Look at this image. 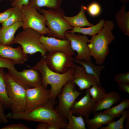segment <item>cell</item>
Segmentation results:
<instances>
[{
  "mask_svg": "<svg viewBox=\"0 0 129 129\" xmlns=\"http://www.w3.org/2000/svg\"><path fill=\"white\" fill-rule=\"evenodd\" d=\"M57 103L55 99L51 98L45 105L37 108L17 113H9L7 116L8 118L14 120L46 122L56 125L59 129H66L67 120L54 109Z\"/></svg>",
  "mask_w": 129,
  "mask_h": 129,
  "instance_id": "1",
  "label": "cell"
},
{
  "mask_svg": "<svg viewBox=\"0 0 129 129\" xmlns=\"http://www.w3.org/2000/svg\"><path fill=\"white\" fill-rule=\"evenodd\" d=\"M114 26L112 21H105L103 26L97 34L89 40L88 46L90 55L94 58L97 64H102L109 54V45L115 38L112 32Z\"/></svg>",
  "mask_w": 129,
  "mask_h": 129,
  "instance_id": "2",
  "label": "cell"
},
{
  "mask_svg": "<svg viewBox=\"0 0 129 129\" xmlns=\"http://www.w3.org/2000/svg\"><path fill=\"white\" fill-rule=\"evenodd\" d=\"M31 68L38 70L40 73L42 79V85L47 88L48 85L50 89L51 98L55 99L63 87L68 81H73L74 68H71L65 73L60 74L51 70L47 66L43 57L35 65Z\"/></svg>",
  "mask_w": 129,
  "mask_h": 129,
  "instance_id": "3",
  "label": "cell"
},
{
  "mask_svg": "<svg viewBox=\"0 0 129 129\" xmlns=\"http://www.w3.org/2000/svg\"><path fill=\"white\" fill-rule=\"evenodd\" d=\"M45 17L46 25L49 30L48 36L61 39H66L65 32L72 30L71 26L63 18L64 11L60 7L56 9H37Z\"/></svg>",
  "mask_w": 129,
  "mask_h": 129,
  "instance_id": "4",
  "label": "cell"
},
{
  "mask_svg": "<svg viewBox=\"0 0 129 129\" xmlns=\"http://www.w3.org/2000/svg\"><path fill=\"white\" fill-rule=\"evenodd\" d=\"M41 35L31 28L23 30L15 37L13 44L16 43L20 44L25 54H32L39 52L42 57L47 52L40 41Z\"/></svg>",
  "mask_w": 129,
  "mask_h": 129,
  "instance_id": "5",
  "label": "cell"
},
{
  "mask_svg": "<svg viewBox=\"0 0 129 129\" xmlns=\"http://www.w3.org/2000/svg\"><path fill=\"white\" fill-rule=\"evenodd\" d=\"M4 80L7 94L11 101V112L17 113L25 111L27 100L26 89L7 73L5 74Z\"/></svg>",
  "mask_w": 129,
  "mask_h": 129,
  "instance_id": "6",
  "label": "cell"
},
{
  "mask_svg": "<svg viewBox=\"0 0 129 129\" xmlns=\"http://www.w3.org/2000/svg\"><path fill=\"white\" fill-rule=\"evenodd\" d=\"M72 54L61 51L47 52L43 57L48 68L55 72L66 73L75 64Z\"/></svg>",
  "mask_w": 129,
  "mask_h": 129,
  "instance_id": "7",
  "label": "cell"
},
{
  "mask_svg": "<svg viewBox=\"0 0 129 129\" xmlns=\"http://www.w3.org/2000/svg\"><path fill=\"white\" fill-rule=\"evenodd\" d=\"M73 81L66 83L58 95V105L54 108L62 117L67 120V116L71 107L76 99L84 92H80L75 88Z\"/></svg>",
  "mask_w": 129,
  "mask_h": 129,
  "instance_id": "8",
  "label": "cell"
},
{
  "mask_svg": "<svg viewBox=\"0 0 129 129\" xmlns=\"http://www.w3.org/2000/svg\"><path fill=\"white\" fill-rule=\"evenodd\" d=\"M22 10L23 17L22 27L23 30L30 28L41 35L48 34L49 30L46 26L45 18L37 9L27 4L22 6Z\"/></svg>",
  "mask_w": 129,
  "mask_h": 129,
  "instance_id": "9",
  "label": "cell"
},
{
  "mask_svg": "<svg viewBox=\"0 0 129 129\" xmlns=\"http://www.w3.org/2000/svg\"><path fill=\"white\" fill-rule=\"evenodd\" d=\"M7 73L26 89L35 87L42 85V76L37 70L31 68L19 72L15 69H8Z\"/></svg>",
  "mask_w": 129,
  "mask_h": 129,
  "instance_id": "10",
  "label": "cell"
},
{
  "mask_svg": "<svg viewBox=\"0 0 129 129\" xmlns=\"http://www.w3.org/2000/svg\"><path fill=\"white\" fill-rule=\"evenodd\" d=\"M26 103L25 111L32 110L45 105L51 98L50 89L42 85L26 89Z\"/></svg>",
  "mask_w": 129,
  "mask_h": 129,
  "instance_id": "11",
  "label": "cell"
},
{
  "mask_svg": "<svg viewBox=\"0 0 129 129\" xmlns=\"http://www.w3.org/2000/svg\"><path fill=\"white\" fill-rule=\"evenodd\" d=\"M65 36L66 39L70 41L72 49L77 53L75 59L83 60L91 59L87 44L89 39L86 36L82 35L79 33H72L68 31L65 32Z\"/></svg>",
  "mask_w": 129,
  "mask_h": 129,
  "instance_id": "12",
  "label": "cell"
},
{
  "mask_svg": "<svg viewBox=\"0 0 129 129\" xmlns=\"http://www.w3.org/2000/svg\"><path fill=\"white\" fill-rule=\"evenodd\" d=\"M86 90L85 95L79 100H75L70 109L73 114L85 119L89 118L96 103L91 98L88 89Z\"/></svg>",
  "mask_w": 129,
  "mask_h": 129,
  "instance_id": "13",
  "label": "cell"
},
{
  "mask_svg": "<svg viewBox=\"0 0 129 129\" xmlns=\"http://www.w3.org/2000/svg\"><path fill=\"white\" fill-rule=\"evenodd\" d=\"M40 40L47 52L59 51L70 53L74 55L75 51L72 49L69 41L41 35Z\"/></svg>",
  "mask_w": 129,
  "mask_h": 129,
  "instance_id": "14",
  "label": "cell"
},
{
  "mask_svg": "<svg viewBox=\"0 0 129 129\" xmlns=\"http://www.w3.org/2000/svg\"><path fill=\"white\" fill-rule=\"evenodd\" d=\"M73 68V81L79 87V90L87 89L93 85L98 84L95 78L87 74L82 66L75 64Z\"/></svg>",
  "mask_w": 129,
  "mask_h": 129,
  "instance_id": "15",
  "label": "cell"
},
{
  "mask_svg": "<svg viewBox=\"0 0 129 129\" xmlns=\"http://www.w3.org/2000/svg\"><path fill=\"white\" fill-rule=\"evenodd\" d=\"M0 56L11 59L16 64H22L28 60V56L23 52L22 46L19 45L16 48L10 46L0 44Z\"/></svg>",
  "mask_w": 129,
  "mask_h": 129,
  "instance_id": "16",
  "label": "cell"
},
{
  "mask_svg": "<svg viewBox=\"0 0 129 129\" xmlns=\"http://www.w3.org/2000/svg\"><path fill=\"white\" fill-rule=\"evenodd\" d=\"M121 98V95L118 91H112L109 92L96 103L92 113L108 109L113 105L119 102Z\"/></svg>",
  "mask_w": 129,
  "mask_h": 129,
  "instance_id": "17",
  "label": "cell"
},
{
  "mask_svg": "<svg viewBox=\"0 0 129 129\" xmlns=\"http://www.w3.org/2000/svg\"><path fill=\"white\" fill-rule=\"evenodd\" d=\"M22 25L23 22H21L8 26L0 27V44L8 46L13 44L16 32Z\"/></svg>",
  "mask_w": 129,
  "mask_h": 129,
  "instance_id": "18",
  "label": "cell"
},
{
  "mask_svg": "<svg viewBox=\"0 0 129 129\" xmlns=\"http://www.w3.org/2000/svg\"><path fill=\"white\" fill-rule=\"evenodd\" d=\"M115 118L102 112L94 113L93 117L91 119H85V122L89 129L100 128L103 124L113 122Z\"/></svg>",
  "mask_w": 129,
  "mask_h": 129,
  "instance_id": "19",
  "label": "cell"
},
{
  "mask_svg": "<svg viewBox=\"0 0 129 129\" xmlns=\"http://www.w3.org/2000/svg\"><path fill=\"white\" fill-rule=\"evenodd\" d=\"M81 9L76 15L69 17L64 15V18L73 27H90L93 25L88 21L86 16L85 11L86 7L83 5L80 6Z\"/></svg>",
  "mask_w": 129,
  "mask_h": 129,
  "instance_id": "20",
  "label": "cell"
},
{
  "mask_svg": "<svg viewBox=\"0 0 129 129\" xmlns=\"http://www.w3.org/2000/svg\"><path fill=\"white\" fill-rule=\"evenodd\" d=\"M74 62L82 66L86 72L93 76L97 81L98 85H101L100 75L101 71L105 68L104 66L96 65L93 63L91 59L77 60L75 59Z\"/></svg>",
  "mask_w": 129,
  "mask_h": 129,
  "instance_id": "21",
  "label": "cell"
},
{
  "mask_svg": "<svg viewBox=\"0 0 129 129\" xmlns=\"http://www.w3.org/2000/svg\"><path fill=\"white\" fill-rule=\"evenodd\" d=\"M125 6L122 5L116 13L115 17L118 28L125 35L129 36V11L126 12Z\"/></svg>",
  "mask_w": 129,
  "mask_h": 129,
  "instance_id": "22",
  "label": "cell"
},
{
  "mask_svg": "<svg viewBox=\"0 0 129 129\" xmlns=\"http://www.w3.org/2000/svg\"><path fill=\"white\" fill-rule=\"evenodd\" d=\"M105 20L101 19L96 24L87 28L73 27V29L69 31L72 33H81L84 35H88L92 36L97 34L103 26Z\"/></svg>",
  "mask_w": 129,
  "mask_h": 129,
  "instance_id": "23",
  "label": "cell"
},
{
  "mask_svg": "<svg viewBox=\"0 0 129 129\" xmlns=\"http://www.w3.org/2000/svg\"><path fill=\"white\" fill-rule=\"evenodd\" d=\"M61 0H29V4L37 9L43 7L56 9L60 7Z\"/></svg>",
  "mask_w": 129,
  "mask_h": 129,
  "instance_id": "24",
  "label": "cell"
},
{
  "mask_svg": "<svg viewBox=\"0 0 129 129\" xmlns=\"http://www.w3.org/2000/svg\"><path fill=\"white\" fill-rule=\"evenodd\" d=\"M3 68H0V101L3 104L6 108L11 109V103L7 94L4 80L5 72Z\"/></svg>",
  "mask_w": 129,
  "mask_h": 129,
  "instance_id": "25",
  "label": "cell"
},
{
  "mask_svg": "<svg viewBox=\"0 0 129 129\" xmlns=\"http://www.w3.org/2000/svg\"><path fill=\"white\" fill-rule=\"evenodd\" d=\"M68 120L66 129H86V124L83 118L80 116H75L72 113L71 110L67 116Z\"/></svg>",
  "mask_w": 129,
  "mask_h": 129,
  "instance_id": "26",
  "label": "cell"
},
{
  "mask_svg": "<svg viewBox=\"0 0 129 129\" xmlns=\"http://www.w3.org/2000/svg\"><path fill=\"white\" fill-rule=\"evenodd\" d=\"M129 107V100L124 99L118 105L106 109L103 112L115 118L120 117L126 108Z\"/></svg>",
  "mask_w": 129,
  "mask_h": 129,
  "instance_id": "27",
  "label": "cell"
},
{
  "mask_svg": "<svg viewBox=\"0 0 129 129\" xmlns=\"http://www.w3.org/2000/svg\"><path fill=\"white\" fill-rule=\"evenodd\" d=\"M12 7L13 10L12 13L7 19L2 24V27H7L18 22H22L23 17L22 9L16 6Z\"/></svg>",
  "mask_w": 129,
  "mask_h": 129,
  "instance_id": "28",
  "label": "cell"
},
{
  "mask_svg": "<svg viewBox=\"0 0 129 129\" xmlns=\"http://www.w3.org/2000/svg\"><path fill=\"white\" fill-rule=\"evenodd\" d=\"M88 90L91 98L96 103L99 101L107 93L105 89L98 84L92 86Z\"/></svg>",
  "mask_w": 129,
  "mask_h": 129,
  "instance_id": "29",
  "label": "cell"
},
{
  "mask_svg": "<svg viewBox=\"0 0 129 129\" xmlns=\"http://www.w3.org/2000/svg\"><path fill=\"white\" fill-rule=\"evenodd\" d=\"M120 118L116 121H114L108 124L106 126H102L100 129H124V124L125 119L129 116V110H124Z\"/></svg>",
  "mask_w": 129,
  "mask_h": 129,
  "instance_id": "30",
  "label": "cell"
},
{
  "mask_svg": "<svg viewBox=\"0 0 129 129\" xmlns=\"http://www.w3.org/2000/svg\"><path fill=\"white\" fill-rule=\"evenodd\" d=\"M88 14L91 16L96 17L99 15L101 11V7L100 4L98 2L94 1L90 3L87 7H86V10Z\"/></svg>",
  "mask_w": 129,
  "mask_h": 129,
  "instance_id": "31",
  "label": "cell"
},
{
  "mask_svg": "<svg viewBox=\"0 0 129 129\" xmlns=\"http://www.w3.org/2000/svg\"><path fill=\"white\" fill-rule=\"evenodd\" d=\"M15 64V62L12 60L0 56V68H6L12 70L15 69L14 67Z\"/></svg>",
  "mask_w": 129,
  "mask_h": 129,
  "instance_id": "32",
  "label": "cell"
},
{
  "mask_svg": "<svg viewBox=\"0 0 129 129\" xmlns=\"http://www.w3.org/2000/svg\"><path fill=\"white\" fill-rule=\"evenodd\" d=\"M114 80L117 83L129 84V71L117 74L114 76Z\"/></svg>",
  "mask_w": 129,
  "mask_h": 129,
  "instance_id": "33",
  "label": "cell"
},
{
  "mask_svg": "<svg viewBox=\"0 0 129 129\" xmlns=\"http://www.w3.org/2000/svg\"><path fill=\"white\" fill-rule=\"evenodd\" d=\"M13 10V7L9 8L4 11L0 13V23L2 24L8 18L12 13Z\"/></svg>",
  "mask_w": 129,
  "mask_h": 129,
  "instance_id": "34",
  "label": "cell"
},
{
  "mask_svg": "<svg viewBox=\"0 0 129 129\" xmlns=\"http://www.w3.org/2000/svg\"><path fill=\"white\" fill-rule=\"evenodd\" d=\"M0 129H30V128L22 123L12 124L4 126Z\"/></svg>",
  "mask_w": 129,
  "mask_h": 129,
  "instance_id": "35",
  "label": "cell"
},
{
  "mask_svg": "<svg viewBox=\"0 0 129 129\" xmlns=\"http://www.w3.org/2000/svg\"><path fill=\"white\" fill-rule=\"evenodd\" d=\"M5 108L4 105L0 101V124H6L8 122V118L4 112Z\"/></svg>",
  "mask_w": 129,
  "mask_h": 129,
  "instance_id": "36",
  "label": "cell"
},
{
  "mask_svg": "<svg viewBox=\"0 0 129 129\" xmlns=\"http://www.w3.org/2000/svg\"><path fill=\"white\" fill-rule=\"evenodd\" d=\"M29 0H15L11 2V6L12 7L16 6L22 9L23 5L29 4Z\"/></svg>",
  "mask_w": 129,
  "mask_h": 129,
  "instance_id": "37",
  "label": "cell"
},
{
  "mask_svg": "<svg viewBox=\"0 0 129 129\" xmlns=\"http://www.w3.org/2000/svg\"><path fill=\"white\" fill-rule=\"evenodd\" d=\"M118 87L119 90L129 94V84L117 83Z\"/></svg>",
  "mask_w": 129,
  "mask_h": 129,
  "instance_id": "38",
  "label": "cell"
},
{
  "mask_svg": "<svg viewBox=\"0 0 129 129\" xmlns=\"http://www.w3.org/2000/svg\"><path fill=\"white\" fill-rule=\"evenodd\" d=\"M49 123L45 122H39L38 124L36 126V129H48Z\"/></svg>",
  "mask_w": 129,
  "mask_h": 129,
  "instance_id": "39",
  "label": "cell"
},
{
  "mask_svg": "<svg viewBox=\"0 0 129 129\" xmlns=\"http://www.w3.org/2000/svg\"><path fill=\"white\" fill-rule=\"evenodd\" d=\"M126 123L125 126V128L126 129H129V116L128 117L126 118Z\"/></svg>",
  "mask_w": 129,
  "mask_h": 129,
  "instance_id": "40",
  "label": "cell"
},
{
  "mask_svg": "<svg viewBox=\"0 0 129 129\" xmlns=\"http://www.w3.org/2000/svg\"><path fill=\"white\" fill-rule=\"evenodd\" d=\"M117 0L124 4H126L128 3L129 1V0Z\"/></svg>",
  "mask_w": 129,
  "mask_h": 129,
  "instance_id": "41",
  "label": "cell"
},
{
  "mask_svg": "<svg viewBox=\"0 0 129 129\" xmlns=\"http://www.w3.org/2000/svg\"><path fill=\"white\" fill-rule=\"evenodd\" d=\"M8 0V1H11V2L14 1H15V0Z\"/></svg>",
  "mask_w": 129,
  "mask_h": 129,
  "instance_id": "42",
  "label": "cell"
},
{
  "mask_svg": "<svg viewBox=\"0 0 129 129\" xmlns=\"http://www.w3.org/2000/svg\"><path fill=\"white\" fill-rule=\"evenodd\" d=\"M2 0H0V1H2Z\"/></svg>",
  "mask_w": 129,
  "mask_h": 129,
  "instance_id": "43",
  "label": "cell"
},
{
  "mask_svg": "<svg viewBox=\"0 0 129 129\" xmlns=\"http://www.w3.org/2000/svg\"><path fill=\"white\" fill-rule=\"evenodd\" d=\"M62 1V0H61Z\"/></svg>",
  "mask_w": 129,
  "mask_h": 129,
  "instance_id": "44",
  "label": "cell"
}]
</instances>
